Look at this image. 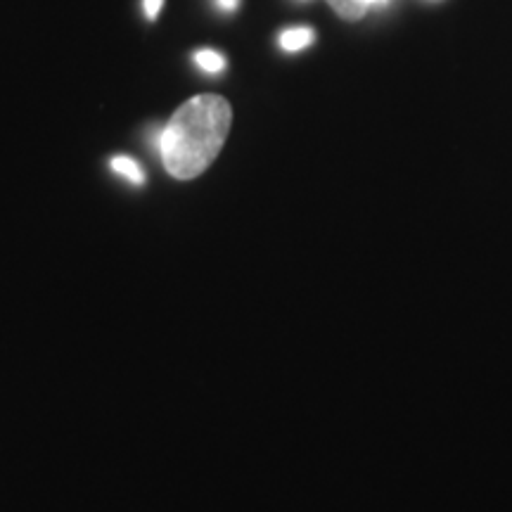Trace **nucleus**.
<instances>
[{
  "instance_id": "2",
  "label": "nucleus",
  "mask_w": 512,
  "mask_h": 512,
  "mask_svg": "<svg viewBox=\"0 0 512 512\" xmlns=\"http://www.w3.org/2000/svg\"><path fill=\"white\" fill-rule=\"evenodd\" d=\"M330 5L332 12L337 17L347 19V22H356V19H363L368 12L366 0H325Z\"/></svg>"
},
{
  "instance_id": "4",
  "label": "nucleus",
  "mask_w": 512,
  "mask_h": 512,
  "mask_svg": "<svg viewBox=\"0 0 512 512\" xmlns=\"http://www.w3.org/2000/svg\"><path fill=\"white\" fill-rule=\"evenodd\" d=\"M311 43H313V31L306 27L287 29L280 34V46H283L285 50H290V53H297V50L311 46Z\"/></svg>"
},
{
  "instance_id": "8",
  "label": "nucleus",
  "mask_w": 512,
  "mask_h": 512,
  "mask_svg": "<svg viewBox=\"0 0 512 512\" xmlns=\"http://www.w3.org/2000/svg\"><path fill=\"white\" fill-rule=\"evenodd\" d=\"M368 5H373V3H384V0H366Z\"/></svg>"
},
{
  "instance_id": "6",
  "label": "nucleus",
  "mask_w": 512,
  "mask_h": 512,
  "mask_svg": "<svg viewBox=\"0 0 512 512\" xmlns=\"http://www.w3.org/2000/svg\"><path fill=\"white\" fill-rule=\"evenodd\" d=\"M162 5H164V0H145V15L150 19H157Z\"/></svg>"
},
{
  "instance_id": "5",
  "label": "nucleus",
  "mask_w": 512,
  "mask_h": 512,
  "mask_svg": "<svg viewBox=\"0 0 512 512\" xmlns=\"http://www.w3.org/2000/svg\"><path fill=\"white\" fill-rule=\"evenodd\" d=\"M195 64L207 74H219L226 69V57L216 53V50H197Z\"/></svg>"
},
{
  "instance_id": "3",
  "label": "nucleus",
  "mask_w": 512,
  "mask_h": 512,
  "mask_svg": "<svg viewBox=\"0 0 512 512\" xmlns=\"http://www.w3.org/2000/svg\"><path fill=\"white\" fill-rule=\"evenodd\" d=\"M110 166H112L114 174L124 176L126 181H131L133 185H143L145 183V171L140 169V164L136 162V159L121 155V157H114Z\"/></svg>"
},
{
  "instance_id": "1",
  "label": "nucleus",
  "mask_w": 512,
  "mask_h": 512,
  "mask_svg": "<svg viewBox=\"0 0 512 512\" xmlns=\"http://www.w3.org/2000/svg\"><path fill=\"white\" fill-rule=\"evenodd\" d=\"M233 107L223 95L202 93L183 102L159 136L164 169L178 181H192L214 164L226 145Z\"/></svg>"
},
{
  "instance_id": "7",
  "label": "nucleus",
  "mask_w": 512,
  "mask_h": 512,
  "mask_svg": "<svg viewBox=\"0 0 512 512\" xmlns=\"http://www.w3.org/2000/svg\"><path fill=\"white\" fill-rule=\"evenodd\" d=\"M214 3L219 5L223 12H233L240 5V0H214Z\"/></svg>"
}]
</instances>
